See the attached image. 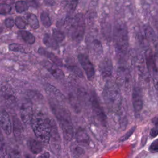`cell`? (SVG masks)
I'll return each mask as SVG.
<instances>
[{
	"instance_id": "6da1fadb",
	"label": "cell",
	"mask_w": 158,
	"mask_h": 158,
	"mask_svg": "<svg viewBox=\"0 0 158 158\" xmlns=\"http://www.w3.org/2000/svg\"><path fill=\"white\" fill-rule=\"evenodd\" d=\"M49 105L52 112L59 123L64 139L69 141L72 140L74 131L70 112L62 105L53 99L50 100Z\"/></svg>"
},
{
	"instance_id": "7a4b0ae2",
	"label": "cell",
	"mask_w": 158,
	"mask_h": 158,
	"mask_svg": "<svg viewBox=\"0 0 158 158\" xmlns=\"http://www.w3.org/2000/svg\"><path fill=\"white\" fill-rule=\"evenodd\" d=\"M33 131L39 141L44 144L49 143L51 133V120L43 113H35L31 122Z\"/></svg>"
},
{
	"instance_id": "3957f363",
	"label": "cell",
	"mask_w": 158,
	"mask_h": 158,
	"mask_svg": "<svg viewBox=\"0 0 158 158\" xmlns=\"http://www.w3.org/2000/svg\"><path fill=\"white\" fill-rule=\"evenodd\" d=\"M104 101L107 109L112 112H118L122 106V94L118 86L111 81H107L102 93Z\"/></svg>"
},
{
	"instance_id": "277c9868",
	"label": "cell",
	"mask_w": 158,
	"mask_h": 158,
	"mask_svg": "<svg viewBox=\"0 0 158 158\" xmlns=\"http://www.w3.org/2000/svg\"><path fill=\"white\" fill-rule=\"evenodd\" d=\"M65 27L69 36L77 43H80L85 31V20L82 14L78 13L65 20Z\"/></svg>"
},
{
	"instance_id": "5b68a950",
	"label": "cell",
	"mask_w": 158,
	"mask_h": 158,
	"mask_svg": "<svg viewBox=\"0 0 158 158\" xmlns=\"http://www.w3.org/2000/svg\"><path fill=\"white\" fill-rule=\"evenodd\" d=\"M114 41L116 50L125 54L128 48V33L126 25L122 22L117 23L114 27Z\"/></svg>"
},
{
	"instance_id": "8992f818",
	"label": "cell",
	"mask_w": 158,
	"mask_h": 158,
	"mask_svg": "<svg viewBox=\"0 0 158 158\" xmlns=\"http://www.w3.org/2000/svg\"><path fill=\"white\" fill-rule=\"evenodd\" d=\"M91 101L93 113L94 116V118L101 125H105L106 121V117L104 114L103 110L102 109V107L99 104L97 96L94 92H93V93L91 94Z\"/></svg>"
},
{
	"instance_id": "52a82bcc",
	"label": "cell",
	"mask_w": 158,
	"mask_h": 158,
	"mask_svg": "<svg viewBox=\"0 0 158 158\" xmlns=\"http://www.w3.org/2000/svg\"><path fill=\"white\" fill-rule=\"evenodd\" d=\"M33 115L31 102L28 100L25 101L21 104L20 107V115L22 121L26 126L31 123Z\"/></svg>"
},
{
	"instance_id": "ba28073f",
	"label": "cell",
	"mask_w": 158,
	"mask_h": 158,
	"mask_svg": "<svg viewBox=\"0 0 158 158\" xmlns=\"http://www.w3.org/2000/svg\"><path fill=\"white\" fill-rule=\"evenodd\" d=\"M78 59L84 70L88 79L89 80H92L94 77L95 71L94 66L89 57L84 54H80L78 56Z\"/></svg>"
},
{
	"instance_id": "9c48e42d",
	"label": "cell",
	"mask_w": 158,
	"mask_h": 158,
	"mask_svg": "<svg viewBox=\"0 0 158 158\" xmlns=\"http://www.w3.org/2000/svg\"><path fill=\"white\" fill-rule=\"evenodd\" d=\"M87 46L90 52L95 56H100L102 53V46L100 40L93 35H88L86 38Z\"/></svg>"
},
{
	"instance_id": "30bf717a",
	"label": "cell",
	"mask_w": 158,
	"mask_h": 158,
	"mask_svg": "<svg viewBox=\"0 0 158 158\" xmlns=\"http://www.w3.org/2000/svg\"><path fill=\"white\" fill-rule=\"evenodd\" d=\"M132 103L135 115H139L143 108V101L141 91L138 87L133 88L132 93Z\"/></svg>"
},
{
	"instance_id": "8fae6325",
	"label": "cell",
	"mask_w": 158,
	"mask_h": 158,
	"mask_svg": "<svg viewBox=\"0 0 158 158\" xmlns=\"http://www.w3.org/2000/svg\"><path fill=\"white\" fill-rule=\"evenodd\" d=\"M117 81L119 85L124 88H129L130 86L131 77L129 72L124 68L119 69L117 72Z\"/></svg>"
},
{
	"instance_id": "7c38bea8",
	"label": "cell",
	"mask_w": 158,
	"mask_h": 158,
	"mask_svg": "<svg viewBox=\"0 0 158 158\" xmlns=\"http://www.w3.org/2000/svg\"><path fill=\"white\" fill-rule=\"evenodd\" d=\"M146 64L149 73L152 77L158 74V69L154 58L152 52L151 50H147L145 52Z\"/></svg>"
},
{
	"instance_id": "4fadbf2b",
	"label": "cell",
	"mask_w": 158,
	"mask_h": 158,
	"mask_svg": "<svg viewBox=\"0 0 158 158\" xmlns=\"http://www.w3.org/2000/svg\"><path fill=\"white\" fill-rule=\"evenodd\" d=\"M99 70L101 75L104 78H107L112 75L113 70V64L111 59L106 57L100 62Z\"/></svg>"
},
{
	"instance_id": "5bb4252c",
	"label": "cell",
	"mask_w": 158,
	"mask_h": 158,
	"mask_svg": "<svg viewBox=\"0 0 158 158\" xmlns=\"http://www.w3.org/2000/svg\"><path fill=\"white\" fill-rule=\"evenodd\" d=\"M42 65L56 80H61L64 78L63 71L57 67L56 65L46 60L43 61Z\"/></svg>"
},
{
	"instance_id": "9a60e30c",
	"label": "cell",
	"mask_w": 158,
	"mask_h": 158,
	"mask_svg": "<svg viewBox=\"0 0 158 158\" xmlns=\"http://www.w3.org/2000/svg\"><path fill=\"white\" fill-rule=\"evenodd\" d=\"M0 127L6 135L12 132V123L7 112L4 110H0Z\"/></svg>"
},
{
	"instance_id": "2e32d148",
	"label": "cell",
	"mask_w": 158,
	"mask_h": 158,
	"mask_svg": "<svg viewBox=\"0 0 158 158\" xmlns=\"http://www.w3.org/2000/svg\"><path fill=\"white\" fill-rule=\"evenodd\" d=\"M51 138L50 141L51 142V147H52L53 149L59 150L60 148V136L56 127V125L55 124L54 121L51 120Z\"/></svg>"
},
{
	"instance_id": "e0dca14e",
	"label": "cell",
	"mask_w": 158,
	"mask_h": 158,
	"mask_svg": "<svg viewBox=\"0 0 158 158\" xmlns=\"http://www.w3.org/2000/svg\"><path fill=\"white\" fill-rule=\"evenodd\" d=\"M38 52L40 54L49 59L54 63V64L56 65L57 66H60V67L63 66V62H62V60L58 56H57L54 54L46 50L44 48L40 47L38 48Z\"/></svg>"
},
{
	"instance_id": "ac0fdd59",
	"label": "cell",
	"mask_w": 158,
	"mask_h": 158,
	"mask_svg": "<svg viewBox=\"0 0 158 158\" xmlns=\"http://www.w3.org/2000/svg\"><path fill=\"white\" fill-rule=\"evenodd\" d=\"M44 88L45 91L50 95H51L53 98L57 99L60 101H64L65 98L64 95L60 91L59 89L56 88L55 86L50 85L49 83H45L44 85Z\"/></svg>"
},
{
	"instance_id": "d6986e66",
	"label": "cell",
	"mask_w": 158,
	"mask_h": 158,
	"mask_svg": "<svg viewBox=\"0 0 158 158\" xmlns=\"http://www.w3.org/2000/svg\"><path fill=\"white\" fill-rule=\"evenodd\" d=\"M75 138L77 143L82 146H86L89 143V138L85 129L79 128L75 134Z\"/></svg>"
},
{
	"instance_id": "ffe728a7",
	"label": "cell",
	"mask_w": 158,
	"mask_h": 158,
	"mask_svg": "<svg viewBox=\"0 0 158 158\" xmlns=\"http://www.w3.org/2000/svg\"><path fill=\"white\" fill-rule=\"evenodd\" d=\"M29 149L33 154H39L43 150L42 143L35 139H30L28 141Z\"/></svg>"
},
{
	"instance_id": "44dd1931",
	"label": "cell",
	"mask_w": 158,
	"mask_h": 158,
	"mask_svg": "<svg viewBox=\"0 0 158 158\" xmlns=\"http://www.w3.org/2000/svg\"><path fill=\"white\" fill-rule=\"evenodd\" d=\"M12 129L15 136L17 139H21L22 133H23V127L20 121L18 118L14 117L13 118V126Z\"/></svg>"
},
{
	"instance_id": "7402d4cb",
	"label": "cell",
	"mask_w": 158,
	"mask_h": 158,
	"mask_svg": "<svg viewBox=\"0 0 158 158\" xmlns=\"http://www.w3.org/2000/svg\"><path fill=\"white\" fill-rule=\"evenodd\" d=\"M43 43L47 47H49L54 50H56L58 48L57 42L49 33L44 34L43 38Z\"/></svg>"
},
{
	"instance_id": "603a6c76",
	"label": "cell",
	"mask_w": 158,
	"mask_h": 158,
	"mask_svg": "<svg viewBox=\"0 0 158 158\" xmlns=\"http://www.w3.org/2000/svg\"><path fill=\"white\" fill-rule=\"evenodd\" d=\"M25 18L27 23L33 29H37L39 28V22L37 17L32 13H27L25 15Z\"/></svg>"
},
{
	"instance_id": "cb8c5ba5",
	"label": "cell",
	"mask_w": 158,
	"mask_h": 158,
	"mask_svg": "<svg viewBox=\"0 0 158 158\" xmlns=\"http://www.w3.org/2000/svg\"><path fill=\"white\" fill-rule=\"evenodd\" d=\"M19 33L22 39L28 44H33L35 42V38L30 32L22 30L19 31Z\"/></svg>"
},
{
	"instance_id": "d4e9b609",
	"label": "cell",
	"mask_w": 158,
	"mask_h": 158,
	"mask_svg": "<svg viewBox=\"0 0 158 158\" xmlns=\"http://www.w3.org/2000/svg\"><path fill=\"white\" fill-rule=\"evenodd\" d=\"M40 18H41V20L43 25L45 27H49L51 25L52 22H51V18L49 17V14L48 12L43 11L41 13Z\"/></svg>"
},
{
	"instance_id": "484cf974",
	"label": "cell",
	"mask_w": 158,
	"mask_h": 158,
	"mask_svg": "<svg viewBox=\"0 0 158 158\" xmlns=\"http://www.w3.org/2000/svg\"><path fill=\"white\" fill-rule=\"evenodd\" d=\"M15 7L17 12L21 13L26 11L28 8V5L27 2L23 1H19L15 3Z\"/></svg>"
},
{
	"instance_id": "4316f807",
	"label": "cell",
	"mask_w": 158,
	"mask_h": 158,
	"mask_svg": "<svg viewBox=\"0 0 158 158\" xmlns=\"http://www.w3.org/2000/svg\"><path fill=\"white\" fill-rule=\"evenodd\" d=\"M64 3V8L68 12L70 13L73 12L77 6V1H65Z\"/></svg>"
},
{
	"instance_id": "83f0119b",
	"label": "cell",
	"mask_w": 158,
	"mask_h": 158,
	"mask_svg": "<svg viewBox=\"0 0 158 158\" xmlns=\"http://www.w3.org/2000/svg\"><path fill=\"white\" fill-rule=\"evenodd\" d=\"M52 37L58 42H62L65 39L64 33L58 29H54L52 31Z\"/></svg>"
},
{
	"instance_id": "f1b7e54d",
	"label": "cell",
	"mask_w": 158,
	"mask_h": 158,
	"mask_svg": "<svg viewBox=\"0 0 158 158\" xmlns=\"http://www.w3.org/2000/svg\"><path fill=\"white\" fill-rule=\"evenodd\" d=\"M6 154V149L4 138L0 130V158H4Z\"/></svg>"
},
{
	"instance_id": "f546056e",
	"label": "cell",
	"mask_w": 158,
	"mask_h": 158,
	"mask_svg": "<svg viewBox=\"0 0 158 158\" xmlns=\"http://www.w3.org/2000/svg\"><path fill=\"white\" fill-rule=\"evenodd\" d=\"M67 67L69 70H70L72 73L77 75L78 77H80V78L83 77V74L82 71L77 65H67Z\"/></svg>"
},
{
	"instance_id": "4dcf8cb0",
	"label": "cell",
	"mask_w": 158,
	"mask_h": 158,
	"mask_svg": "<svg viewBox=\"0 0 158 158\" xmlns=\"http://www.w3.org/2000/svg\"><path fill=\"white\" fill-rule=\"evenodd\" d=\"M9 49L11 51L19 52H25L24 47L17 43H11L9 45Z\"/></svg>"
},
{
	"instance_id": "1f68e13d",
	"label": "cell",
	"mask_w": 158,
	"mask_h": 158,
	"mask_svg": "<svg viewBox=\"0 0 158 158\" xmlns=\"http://www.w3.org/2000/svg\"><path fill=\"white\" fill-rule=\"evenodd\" d=\"M15 25H16V26L18 28L22 30L25 28L26 25H27V22L22 17L18 16L15 18Z\"/></svg>"
},
{
	"instance_id": "d6a6232c",
	"label": "cell",
	"mask_w": 158,
	"mask_h": 158,
	"mask_svg": "<svg viewBox=\"0 0 158 158\" xmlns=\"http://www.w3.org/2000/svg\"><path fill=\"white\" fill-rule=\"evenodd\" d=\"M12 10L10 5L6 3H0V14H6L9 13Z\"/></svg>"
},
{
	"instance_id": "836d02e7",
	"label": "cell",
	"mask_w": 158,
	"mask_h": 158,
	"mask_svg": "<svg viewBox=\"0 0 158 158\" xmlns=\"http://www.w3.org/2000/svg\"><path fill=\"white\" fill-rule=\"evenodd\" d=\"M145 33L146 36L151 40H153L155 38V34L154 32L152 31V28L149 27H147L145 28Z\"/></svg>"
},
{
	"instance_id": "e575fe53",
	"label": "cell",
	"mask_w": 158,
	"mask_h": 158,
	"mask_svg": "<svg viewBox=\"0 0 158 158\" xmlns=\"http://www.w3.org/2000/svg\"><path fill=\"white\" fill-rule=\"evenodd\" d=\"M4 23L7 28H12L15 23V20L11 17H8L4 21Z\"/></svg>"
},
{
	"instance_id": "d590c367",
	"label": "cell",
	"mask_w": 158,
	"mask_h": 158,
	"mask_svg": "<svg viewBox=\"0 0 158 158\" xmlns=\"http://www.w3.org/2000/svg\"><path fill=\"white\" fill-rule=\"evenodd\" d=\"M149 150L152 152L158 151V139H156L151 143L149 147Z\"/></svg>"
},
{
	"instance_id": "8d00e7d4",
	"label": "cell",
	"mask_w": 158,
	"mask_h": 158,
	"mask_svg": "<svg viewBox=\"0 0 158 158\" xmlns=\"http://www.w3.org/2000/svg\"><path fill=\"white\" fill-rule=\"evenodd\" d=\"M135 127H132L124 136H123L122 137V138H121V141H125V140H126V139H127L131 135H132V133H133V131H135Z\"/></svg>"
},
{
	"instance_id": "74e56055",
	"label": "cell",
	"mask_w": 158,
	"mask_h": 158,
	"mask_svg": "<svg viewBox=\"0 0 158 158\" xmlns=\"http://www.w3.org/2000/svg\"><path fill=\"white\" fill-rule=\"evenodd\" d=\"M150 135L152 137H156L158 135V127H155L151 129L150 131Z\"/></svg>"
},
{
	"instance_id": "f35d334b",
	"label": "cell",
	"mask_w": 158,
	"mask_h": 158,
	"mask_svg": "<svg viewBox=\"0 0 158 158\" xmlns=\"http://www.w3.org/2000/svg\"><path fill=\"white\" fill-rule=\"evenodd\" d=\"M153 84L155 87V88L158 90V74L156 76L153 77Z\"/></svg>"
},
{
	"instance_id": "ab89813d",
	"label": "cell",
	"mask_w": 158,
	"mask_h": 158,
	"mask_svg": "<svg viewBox=\"0 0 158 158\" xmlns=\"http://www.w3.org/2000/svg\"><path fill=\"white\" fill-rule=\"evenodd\" d=\"M49 157H50V154L48 152H44L43 153H41L38 157V158H49Z\"/></svg>"
},
{
	"instance_id": "60d3db41",
	"label": "cell",
	"mask_w": 158,
	"mask_h": 158,
	"mask_svg": "<svg viewBox=\"0 0 158 158\" xmlns=\"http://www.w3.org/2000/svg\"><path fill=\"white\" fill-rule=\"evenodd\" d=\"M152 122L154 123L156 127H158V115L157 117H156L153 120H152Z\"/></svg>"
},
{
	"instance_id": "b9f144b4",
	"label": "cell",
	"mask_w": 158,
	"mask_h": 158,
	"mask_svg": "<svg viewBox=\"0 0 158 158\" xmlns=\"http://www.w3.org/2000/svg\"><path fill=\"white\" fill-rule=\"evenodd\" d=\"M54 2H55L54 1H44V3H45L46 5H48V6L49 5V4H50V6H52Z\"/></svg>"
},
{
	"instance_id": "7bdbcfd3",
	"label": "cell",
	"mask_w": 158,
	"mask_h": 158,
	"mask_svg": "<svg viewBox=\"0 0 158 158\" xmlns=\"http://www.w3.org/2000/svg\"><path fill=\"white\" fill-rule=\"evenodd\" d=\"M23 158H35V157L30 154H25Z\"/></svg>"
}]
</instances>
